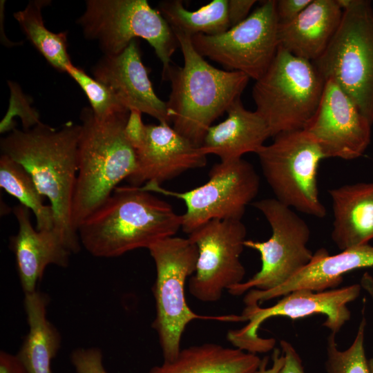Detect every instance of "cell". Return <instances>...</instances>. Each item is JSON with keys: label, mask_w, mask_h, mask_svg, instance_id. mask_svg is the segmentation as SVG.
<instances>
[{"label": "cell", "mask_w": 373, "mask_h": 373, "mask_svg": "<svg viewBox=\"0 0 373 373\" xmlns=\"http://www.w3.org/2000/svg\"><path fill=\"white\" fill-rule=\"evenodd\" d=\"M252 205L265 217L271 229L266 241L246 240L245 247L258 251L261 268L247 281L230 287L233 296H240L256 289H274L307 265L313 256L307 247L311 231L309 226L291 208L276 198L254 202Z\"/></svg>", "instance_id": "obj_10"}, {"label": "cell", "mask_w": 373, "mask_h": 373, "mask_svg": "<svg viewBox=\"0 0 373 373\" xmlns=\"http://www.w3.org/2000/svg\"><path fill=\"white\" fill-rule=\"evenodd\" d=\"M10 99L8 111L0 123V133H10L14 130L16 122L13 119L19 117L23 130H28L41 123L39 112L32 106V99L23 93L16 82L8 81Z\"/></svg>", "instance_id": "obj_30"}, {"label": "cell", "mask_w": 373, "mask_h": 373, "mask_svg": "<svg viewBox=\"0 0 373 373\" xmlns=\"http://www.w3.org/2000/svg\"><path fill=\"white\" fill-rule=\"evenodd\" d=\"M312 0L276 1V12L279 23H285L296 18Z\"/></svg>", "instance_id": "obj_33"}, {"label": "cell", "mask_w": 373, "mask_h": 373, "mask_svg": "<svg viewBox=\"0 0 373 373\" xmlns=\"http://www.w3.org/2000/svg\"><path fill=\"white\" fill-rule=\"evenodd\" d=\"M247 229L241 220L215 219L189 234L198 251L189 291L205 303L219 300L224 290L243 282L245 269L240 261Z\"/></svg>", "instance_id": "obj_14"}, {"label": "cell", "mask_w": 373, "mask_h": 373, "mask_svg": "<svg viewBox=\"0 0 373 373\" xmlns=\"http://www.w3.org/2000/svg\"><path fill=\"white\" fill-rule=\"evenodd\" d=\"M262 359L236 347L206 343L182 349L171 361H163L148 373H256Z\"/></svg>", "instance_id": "obj_23"}, {"label": "cell", "mask_w": 373, "mask_h": 373, "mask_svg": "<svg viewBox=\"0 0 373 373\" xmlns=\"http://www.w3.org/2000/svg\"><path fill=\"white\" fill-rule=\"evenodd\" d=\"M256 2L255 0H228V18L230 28L246 19Z\"/></svg>", "instance_id": "obj_35"}, {"label": "cell", "mask_w": 373, "mask_h": 373, "mask_svg": "<svg viewBox=\"0 0 373 373\" xmlns=\"http://www.w3.org/2000/svg\"><path fill=\"white\" fill-rule=\"evenodd\" d=\"M29 327L17 356L28 373H52L51 362L61 345V336L47 318L49 298L37 290L24 294Z\"/></svg>", "instance_id": "obj_24"}, {"label": "cell", "mask_w": 373, "mask_h": 373, "mask_svg": "<svg viewBox=\"0 0 373 373\" xmlns=\"http://www.w3.org/2000/svg\"><path fill=\"white\" fill-rule=\"evenodd\" d=\"M174 33L184 64L171 65L162 75L171 82L167 110L173 128L201 147L213 122L240 97L250 78L241 72L213 66L195 49L190 35Z\"/></svg>", "instance_id": "obj_3"}, {"label": "cell", "mask_w": 373, "mask_h": 373, "mask_svg": "<svg viewBox=\"0 0 373 373\" xmlns=\"http://www.w3.org/2000/svg\"><path fill=\"white\" fill-rule=\"evenodd\" d=\"M94 79L107 87L128 111L137 110L169 124L166 102L155 94L135 39L116 55H104L93 66Z\"/></svg>", "instance_id": "obj_17"}, {"label": "cell", "mask_w": 373, "mask_h": 373, "mask_svg": "<svg viewBox=\"0 0 373 373\" xmlns=\"http://www.w3.org/2000/svg\"><path fill=\"white\" fill-rule=\"evenodd\" d=\"M66 73L84 90L96 118L104 119L117 113L130 111L118 101L107 87L90 77L83 69L71 64L67 67Z\"/></svg>", "instance_id": "obj_29"}, {"label": "cell", "mask_w": 373, "mask_h": 373, "mask_svg": "<svg viewBox=\"0 0 373 373\" xmlns=\"http://www.w3.org/2000/svg\"><path fill=\"white\" fill-rule=\"evenodd\" d=\"M373 267V246L369 243L329 255L325 248L318 249L310 262L283 285L267 291H248L243 299L245 306H254L282 297L291 291L307 289L321 292L336 289L343 276L355 269Z\"/></svg>", "instance_id": "obj_18"}, {"label": "cell", "mask_w": 373, "mask_h": 373, "mask_svg": "<svg viewBox=\"0 0 373 373\" xmlns=\"http://www.w3.org/2000/svg\"><path fill=\"white\" fill-rule=\"evenodd\" d=\"M226 112L227 117L206 133L201 148L207 155H217L220 162L238 160L246 153H256L271 137L263 118L256 111L247 110L240 97Z\"/></svg>", "instance_id": "obj_21"}, {"label": "cell", "mask_w": 373, "mask_h": 373, "mask_svg": "<svg viewBox=\"0 0 373 373\" xmlns=\"http://www.w3.org/2000/svg\"><path fill=\"white\" fill-rule=\"evenodd\" d=\"M18 231L10 238V247L17 262L21 287L25 294L37 291L46 267L55 265L66 267L72 252L54 229L37 230L32 224L30 209L19 204L13 208Z\"/></svg>", "instance_id": "obj_19"}, {"label": "cell", "mask_w": 373, "mask_h": 373, "mask_svg": "<svg viewBox=\"0 0 373 373\" xmlns=\"http://www.w3.org/2000/svg\"><path fill=\"white\" fill-rule=\"evenodd\" d=\"M333 79L373 124V5L352 0L323 55L312 62Z\"/></svg>", "instance_id": "obj_7"}, {"label": "cell", "mask_w": 373, "mask_h": 373, "mask_svg": "<svg viewBox=\"0 0 373 373\" xmlns=\"http://www.w3.org/2000/svg\"><path fill=\"white\" fill-rule=\"evenodd\" d=\"M325 84L312 61L279 46L252 89L256 111L267 124L271 137L305 129L318 106Z\"/></svg>", "instance_id": "obj_6"}, {"label": "cell", "mask_w": 373, "mask_h": 373, "mask_svg": "<svg viewBox=\"0 0 373 373\" xmlns=\"http://www.w3.org/2000/svg\"><path fill=\"white\" fill-rule=\"evenodd\" d=\"M358 330L352 345L345 350H340L336 335L330 333L327 339V373H370L364 341L367 321L365 307Z\"/></svg>", "instance_id": "obj_28"}, {"label": "cell", "mask_w": 373, "mask_h": 373, "mask_svg": "<svg viewBox=\"0 0 373 373\" xmlns=\"http://www.w3.org/2000/svg\"><path fill=\"white\" fill-rule=\"evenodd\" d=\"M154 260L156 278L152 291L155 301V317L152 327L155 331L164 361H171L179 354L185 328L195 319L223 322H241L240 315L202 316L187 305L186 279L195 271L198 251L189 238L171 236L156 242L148 248Z\"/></svg>", "instance_id": "obj_5"}, {"label": "cell", "mask_w": 373, "mask_h": 373, "mask_svg": "<svg viewBox=\"0 0 373 373\" xmlns=\"http://www.w3.org/2000/svg\"><path fill=\"white\" fill-rule=\"evenodd\" d=\"M182 224V215L167 202L131 185L116 187L81 222L77 233L82 246L92 256L115 258L174 236Z\"/></svg>", "instance_id": "obj_2"}, {"label": "cell", "mask_w": 373, "mask_h": 373, "mask_svg": "<svg viewBox=\"0 0 373 373\" xmlns=\"http://www.w3.org/2000/svg\"><path fill=\"white\" fill-rule=\"evenodd\" d=\"M0 373H28L17 354L0 352Z\"/></svg>", "instance_id": "obj_36"}, {"label": "cell", "mask_w": 373, "mask_h": 373, "mask_svg": "<svg viewBox=\"0 0 373 373\" xmlns=\"http://www.w3.org/2000/svg\"><path fill=\"white\" fill-rule=\"evenodd\" d=\"M343 10L336 0H312L294 19L279 23V46L309 61L318 59L336 32Z\"/></svg>", "instance_id": "obj_20"}, {"label": "cell", "mask_w": 373, "mask_h": 373, "mask_svg": "<svg viewBox=\"0 0 373 373\" xmlns=\"http://www.w3.org/2000/svg\"><path fill=\"white\" fill-rule=\"evenodd\" d=\"M70 361L77 373H108L102 352L97 347L75 349L70 354Z\"/></svg>", "instance_id": "obj_31"}, {"label": "cell", "mask_w": 373, "mask_h": 373, "mask_svg": "<svg viewBox=\"0 0 373 373\" xmlns=\"http://www.w3.org/2000/svg\"><path fill=\"white\" fill-rule=\"evenodd\" d=\"M80 132L81 124L71 122L59 129L41 122L28 130L15 128L0 142L1 154L21 164L48 198L54 229L72 254L82 246L72 220Z\"/></svg>", "instance_id": "obj_1"}, {"label": "cell", "mask_w": 373, "mask_h": 373, "mask_svg": "<svg viewBox=\"0 0 373 373\" xmlns=\"http://www.w3.org/2000/svg\"><path fill=\"white\" fill-rule=\"evenodd\" d=\"M371 126L351 98L328 79L305 130L316 140L325 158L350 160L361 157L369 146Z\"/></svg>", "instance_id": "obj_15"}, {"label": "cell", "mask_w": 373, "mask_h": 373, "mask_svg": "<svg viewBox=\"0 0 373 373\" xmlns=\"http://www.w3.org/2000/svg\"><path fill=\"white\" fill-rule=\"evenodd\" d=\"M268 357L262 358L261 363L256 373H278L285 363V356L280 350L275 348L272 354V365L267 367Z\"/></svg>", "instance_id": "obj_37"}, {"label": "cell", "mask_w": 373, "mask_h": 373, "mask_svg": "<svg viewBox=\"0 0 373 373\" xmlns=\"http://www.w3.org/2000/svg\"><path fill=\"white\" fill-rule=\"evenodd\" d=\"M142 189L182 200L186 211L182 229L189 234L210 220H241L247 206L257 195L260 178L253 165L242 158L214 164L208 181L183 192L145 184Z\"/></svg>", "instance_id": "obj_11"}, {"label": "cell", "mask_w": 373, "mask_h": 373, "mask_svg": "<svg viewBox=\"0 0 373 373\" xmlns=\"http://www.w3.org/2000/svg\"><path fill=\"white\" fill-rule=\"evenodd\" d=\"M361 287H364L370 294L373 300V278L367 274L363 275ZM370 373H373V356L368 360Z\"/></svg>", "instance_id": "obj_38"}, {"label": "cell", "mask_w": 373, "mask_h": 373, "mask_svg": "<svg viewBox=\"0 0 373 373\" xmlns=\"http://www.w3.org/2000/svg\"><path fill=\"white\" fill-rule=\"evenodd\" d=\"M280 345L285 356V363L278 373H305L302 359L288 341L281 340Z\"/></svg>", "instance_id": "obj_34"}, {"label": "cell", "mask_w": 373, "mask_h": 373, "mask_svg": "<svg viewBox=\"0 0 373 373\" xmlns=\"http://www.w3.org/2000/svg\"><path fill=\"white\" fill-rule=\"evenodd\" d=\"M48 0H31L26 7L13 13L21 29L32 46L56 70L66 73L72 64L68 53L67 31L54 33L44 23L42 10Z\"/></svg>", "instance_id": "obj_25"}, {"label": "cell", "mask_w": 373, "mask_h": 373, "mask_svg": "<svg viewBox=\"0 0 373 373\" xmlns=\"http://www.w3.org/2000/svg\"><path fill=\"white\" fill-rule=\"evenodd\" d=\"M278 27L276 1L268 0L225 32L191 37L195 49L203 57L256 81L265 73L277 52Z\"/></svg>", "instance_id": "obj_12"}, {"label": "cell", "mask_w": 373, "mask_h": 373, "mask_svg": "<svg viewBox=\"0 0 373 373\" xmlns=\"http://www.w3.org/2000/svg\"><path fill=\"white\" fill-rule=\"evenodd\" d=\"M157 10L174 32L191 37L214 35L230 28L228 0H213L195 11L185 8L180 0L164 1L159 3Z\"/></svg>", "instance_id": "obj_26"}, {"label": "cell", "mask_w": 373, "mask_h": 373, "mask_svg": "<svg viewBox=\"0 0 373 373\" xmlns=\"http://www.w3.org/2000/svg\"><path fill=\"white\" fill-rule=\"evenodd\" d=\"M0 186L32 211L37 230L54 229L53 210L50 205L44 204V197L31 175L21 164L4 154L0 157Z\"/></svg>", "instance_id": "obj_27"}, {"label": "cell", "mask_w": 373, "mask_h": 373, "mask_svg": "<svg viewBox=\"0 0 373 373\" xmlns=\"http://www.w3.org/2000/svg\"><path fill=\"white\" fill-rule=\"evenodd\" d=\"M142 114L137 110H131L124 127L125 137L135 151L142 146L146 137V124L142 121Z\"/></svg>", "instance_id": "obj_32"}, {"label": "cell", "mask_w": 373, "mask_h": 373, "mask_svg": "<svg viewBox=\"0 0 373 373\" xmlns=\"http://www.w3.org/2000/svg\"><path fill=\"white\" fill-rule=\"evenodd\" d=\"M361 290L359 284L321 292L299 289L282 296L269 307L262 308L259 305L245 306L240 316L242 322L248 323L240 329L229 330L227 339L233 347L242 350L255 354L265 353L274 347L276 341L258 335L263 322L275 316L295 320L314 314L325 316L323 326L336 334L350 319L351 312L347 305L359 296Z\"/></svg>", "instance_id": "obj_13"}, {"label": "cell", "mask_w": 373, "mask_h": 373, "mask_svg": "<svg viewBox=\"0 0 373 373\" xmlns=\"http://www.w3.org/2000/svg\"><path fill=\"white\" fill-rule=\"evenodd\" d=\"M334 212L332 239L341 251L373 240V182L329 191Z\"/></svg>", "instance_id": "obj_22"}, {"label": "cell", "mask_w": 373, "mask_h": 373, "mask_svg": "<svg viewBox=\"0 0 373 373\" xmlns=\"http://www.w3.org/2000/svg\"><path fill=\"white\" fill-rule=\"evenodd\" d=\"M129 113L99 119L90 107L81 111L78 169L72 210L73 223L77 231L81 222L96 211L117 184L128 179L136 169V151L124 135Z\"/></svg>", "instance_id": "obj_4"}, {"label": "cell", "mask_w": 373, "mask_h": 373, "mask_svg": "<svg viewBox=\"0 0 373 373\" xmlns=\"http://www.w3.org/2000/svg\"><path fill=\"white\" fill-rule=\"evenodd\" d=\"M137 166L128 178L132 185H161L207 164V155L169 124H146L144 142L136 151Z\"/></svg>", "instance_id": "obj_16"}, {"label": "cell", "mask_w": 373, "mask_h": 373, "mask_svg": "<svg viewBox=\"0 0 373 373\" xmlns=\"http://www.w3.org/2000/svg\"><path fill=\"white\" fill-rule=\"evenodd\" d=\"M256 153L276 199L316 218L327 211L318 196L317 171L325 158L318 144L305 129L280 133Z\"/></svg>", "instance_id": "obj_9"}, {"label": "cell", "mask_w": 373, "mask_h": 373, "mask_svg": "<svg viewBox=\"0 0 373 373\" xmlns=\"http://www.w3.org/2000/svg\"><path fill=\"white\" fill-rule=\"evenodd\" d=\"M77 23L86 39L98 42L104 55L121 53L135 38L145 39L162 64V75L179 47L173 29L146 0H87Z\"/></svg>", "instance_id": "obj_8"}]
</instances>
